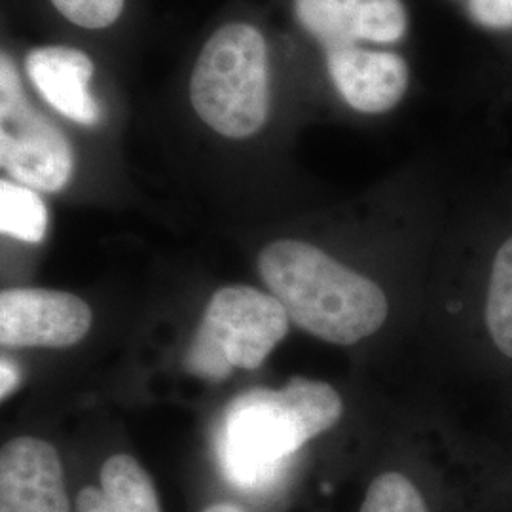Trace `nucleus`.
I'll use <instances>...</instances> for the list:
<instances>
[{
    "mask_svg": "<svg viewBox=\"0 0 512 512\" xmlns=\"http://www.w3.org/2000/svg\"><path fill=\"white\" fill-rule=\"evenodd\" d=\"M258 270L289 319L323 342L353 346L387 323L384 287L306 241L268 243Z\"/></svg>",
    "mask_w": 512,
    "mask_h": 512,
    "instance_id": "obj_1",
    "label": "nucleus"
},
{
    "mask_svg": "<svg viewBox=\"0 0 512 512\" xmlns=\"http://www.w3.org/2000/svg\"><path fill=\"white\" fill-rule=\"evenodd\" d=\"M342 416V395L327 382L293 378L283 389L247 391L222 418V469L243 488L266 484L285 459L332 429Z\"/></svg>",
    "mask_w": 512,
    "mask_h": 512,
    "instance_id": "obj_2",
    "label": "nucleus"
},
{
    "mask_svg": "<svg viewBox=\"0 0 512 512\" xmlns=\"http://www.w3.org/2000/svg\"><path fill=\"white\" fill-rule=\"evenodd\" d=\"M190 101L211 129L247 139L268 118V48L260 31L230 23L205 42L190 78Z\"/></svg>",
    "mask_w": 512,
    "mask_h": 512,
    "instance_id": "obj_3",
    "label": "nucleus"
},
{
    "mask_svg": "<svg viewBox=\"0 0 512 512\" xmlns=\"http://www.w3.org/2000/svg\"><path fill=\"white\" fill-rule=\"evenodd\" d=\"M289 321L274 294L247 285L222 287L207 304L184 366L209 382L226 380L234 368H258L287 336Z\"/></svg>",
    "mask_w": 512,
    "mask_h": 512,
    "instance_id": "obj_4",
    "label": "nucleus"
},
{
    "mask_svg": "<svg viewBox=\"0 0 512 512\" xmlns=\"http://www.w3.org/2000/svg\"><path fill=\"white\" fill-rule=\"evenodd\" d=\"M0 164L19 184L59 192L73 175V150L61 129L35 109L14 61H0Z\"/></svg>",
    "mask_w": 512,
    "mask_h": 512,
    "instance_id": "obj_5",
    "label": "nucleus"
},
{
    "mask_svg": "<svg viewBox=\"0 0 512 512\" xmlns=\"http://www.w3.org/2000/svg\"><path fill=\"white\" fill-rule=\"evenodd\" d=\"M90 306L76 294L10 289L0 294L2 348H71L92 329Z\"/></svg>",
    "mask_w": 512,
    "mask_h": 512,
    "instance_id": "obj_6",
    "label": "nucleus"
},
{
    "mask_svg": "<svg viewBox=\"0 0 512 512\" xmlns=\"http://www.w3.org/2000/svg\"><path fill=\"white\" fill-rule=\"evenodd\" d=\"M0 512H71L63 465L50 442L18 437L2 446Z\"/></svg>",
    "mask_w": 512,
    "mask_h": 512,
    "instance_id": "obj_7",
    "label": "nucleus"
},
{
    "mask_svg": "<svg viewBox=\"0 0 512 512\" xmlns=\"http://www.w3.org/2000/svg\"><path fill=\"white\" fill-rule=\"evenodd\" d=\"M327 69L351 109L382 114L399 105L408 88V67L399 54L355 46L327 52Z\"/></svg>",
    "mask_w": 512,
    "mask_h": 512,
    "instance_id": "obj_8",
    "label": "nucleus"
},
{
    "mask_svg": "<svg viewBox=\"0 0 512 512\" xmlns=\"http://www.w3.org/2000/svg\"><path fill=\"white\" fill-rule=\"evenodd\" d=\"M25 71L59 114L82 126L97 124L101 110L90 92L95 69L84 52L67 46L37 48L27 55Z\"/></svg>",
    "mask_w": 512,
    "mask_h": 512,
    "instance_id": "obj_9",
    "label": "nucleus"
},
{
    "mask_svg": "<svg viewBox=\"0 0 512 512\" xmlns=\"http://www.w3.org/2000/svg\"><path fill=\"white\" fill-rule=\"evenodd\" d=\"M471 315L482 348L495 363L512 368V234L476 275Z\"/></svg>",
    "mask_w": 512,
    "mask_h": 512,
    "instance_id": "obj_10",
    "label": "nucleus"
},
{
    "mask_svg": "<svg viewBox=\"0 0 512 512\" xmlns=\"http://www.w3.org/2000/svg\"><path fill=\"white\" fill-rule=\"evenodd\" d=\"M76 512H162L152 478L128 454L110 456L101 467V488L86 486Z\"/></svg>",
    "mask_w": 512,
    "mask_h": 512,
    "instance_id": "obj_11",
    "label": "nucleus"
},
{
    "mask_svg": "<svg viewBox=\"0 0 512 512\" xmlns=\"http://www.w3.org/2000/svg\"><path fill=\"white\" fill-rule=\"evenodd\" d=\"M363 0H294L300 25L325 52L357 44V14Z\"/></svg>",
    "mask_w": 512,
    "mask_h": 512,
    "instance_id": "obj_12",
    "label": "nucleus"
},
{
    "mask_svg": "<svg viewBox=\"0 0 512 512\" xmlns=\"http://www.w3.org/2000/svg\"><path fill=\"white\" fill-rule=\"evenodd\" d=\"M0 230L4 236L40 243L48 230V209L29 186L0 181Z\"/></svg>",
    "mask_w": 512,
    "mask_h": 512,
    "instance_id": "obj_13",
    "label": "nucleus"
},
{
    "mask_svg": "<svg viewBox=\"0 0 512 512\" xmlns=\"http://www.w3.org/2000/svg\"><path fill=\"white\" fill-rule=\"evenodd\" d=\"M359 512H431V509L410 476L385 471L370 482Z\"/></svg>",
    "mask_w": 512,
    "mask_h": 512,
    "instance_id": "obj_14",
    "label": "nucleus"
},
{
    "mask_svg": "<svg viewBox=\"0 0 512 512\" xmlns=\"http://www.w3.org/2000/svg\"><path fill=\"white\" fill-rule=\"evenodd\" d=\"M403 0H363L357 14V38L376 44L399 42L406 33Z\"/></svg>",
    "mask_w": 512,
    "mask_h": 512,
    "instance_id": "obj_15",
    "label": "nucleus"
},
{
    "mask_svg": "<svg viewBox=\"0 0 512 512\" xmlns=\"http://www.w3.org/2000/svg\"><path fill=\"white\" fill-rule=\"evenodd\" d=\"M57 12L84 29H105L120 18L124 0H52Z\"/></svg>",
    "mask_w": 512,
    "mask_h": 512,
    "instance_id": "obj_16",
    "label": "nucleus"
},
{
    "mask_svg": "<svg viewBox=\"0 0 512 512\" xmlns=\"http://www.w3.org/2000/svg\"><path fill=\"white\" fill-rule=\"evenodd\" d=\"M471 16L488 29H511L512 0H469Z\"/></svg>",
    "mask_w": 512,
    "mask_h": 512,
    "instance_id": "obj_17",
    "label": "nucleus"
},
{
    "mask_svg": "<svg viewBox=\"0 0 512 512\" xmlns=\"http://www.w3.org/2000/svg\"><path fill=\"white\" fill-rule=\"evenodd\" d=\"M21 384V372L10 359L0 361V399L6 401Z\"/></svg>",
    "mask_w": 512,
    "mask_h": 512,
    "instance_id": "obj_18",
    "label": "nucleus"
},
{
    "mask_svg": "<svg viewBox=\"0 0 512 512\" xmlns=\"http://www.w3.org/2000/svg\"><path fill=\"white\" fill-rule=\"evenodd\" d=\"M202 512H245L243 509H239L236 505H230V503H215V505H209L205 507Z\"/></svg>",
    "mask_w": 512,
    "mask_h": 512,
    "instance_id": "obj_19",
    "label": "nucleus"
}]
</instances>
